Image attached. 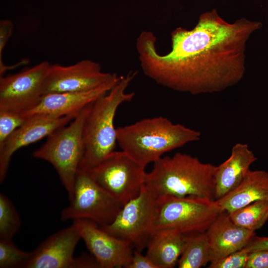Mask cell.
I'll list each match as a JSON object with an SVG mask.
<instances>
[{
	"label": "cell",
	"mask_w": 268,
	"mask_h": 268,
	"mask_svg": "<svg viewBox=\"0 0 268 268\" xmlns=\"http://www.w3.org/2000/svg\"><path fill=\"white\" fill-rule=\"evenodd\" d=\"M262 27L246 18L228 22L212 9L201 14L193 29L173 30L169 53H158L150 31L139 35L136 49L144 74L158 84L192 95L217 93L242 80L247 42Z\"/></svg>",
	"instance_id": "cell-1"
},
{
	"label": "cell",
	"mask_w": 268,
	"mask_h": 268,
	"mask_svg": "<svg viewBox=\"0 0 268 268\" xmlns=\"http://www.w3.org/2000/svg\"><path fill=\"white\" fill-rule=\"evenodd\" d=\"M201 133L167 118L142 119L117 128V141L121 150L145 167L169 151L200 139Z\"/></svg>",
	"instance_id": "cell-2"
},
{
	"label": "cell",
	"mask_w": 268,
	"mask_h": 268,
	"mask_svg": "<svg viewBox=\"0 0 268 268\" xmlns=\"http://www.w3.org/2000/svg\"><path fill=\"white\" fill-rule=\"evenodd\" d=\"M216 166L177 152L154 162L152 170L146 173L144 185L157 197H197L215 200Z\"/></svg>",
	"instance_id": "cell-3"
},
{
	"label": "cell",
	"mask_w": 268,
	"mask_h": 268,
	"mask_svg": "<svg viewBox=\"0 0 268 268\" xmlns=\"http://www.w3.org/2000/svg\"><path fill=\"white\" fill-rule=\"evenodd\" d=\"M135 75L134 72L122 76L107 93L93 102L84 125V152L80 169L89 170L115 150V117L118 108L134 96V92L127 90Z\"/></svg>",
	"instance_id": "cell-4"
},
{
	"label": "cell",
	"mask_w": 268,
	"mask_h": 268,
	"mask_svg": "<svg viewBox=\"0 0 268 268\" xmlns=\"http://www.w3.org/2000/svg\"><path fill=\"white\" fill-rule=\"evenodd\" d=\"M93 103L83 108L68 124L49 135L46 142L32 154L34 158L46 161L54 167L69 200L84 154V127Z\"/></svg>",
	"instance_id": "cell-5"
},
{
	"label": "cell",
	"mask_w": 268,
	"mask_h": 268,
	"mask_svg": "<svg viewBox=\"0 0 268 268\" xmlns=\"http://www.w3.org/2000/svg\"><path fill=\"white\" fill-rule=\"evenodd\" d=\"M222 212L215 200L159 196L156 200L154 231L175 230L186 235L204 232Z\"/></svg>",
	"instance_id": "cell-6"
},
{
	"label": "cell",
	"mask_w": 268,
	"mask_h": 268,
	"mask_svg": "<svg viewBox=\"0 0 268 268\" xmlns=\"http://www.w3.org/2000/svg\"><path fill=\"white\" fill-rule=\"evenodd\" d=\"M69 205L63 209L64 221L86 219L99 226L110 224L123 206L99 185L87 170L79 169Z\"/></svg>",
	"instance_id": "cell-7"
},
{
	"label": "cell",
	"mask_w": 268,
	"mask_h": 268,
	"mask_svg": "<svg viewBox=\"0 0 268 268\" xmlns=\"http://www.w3.org/2000/svg\"><path fill=\"white\" fill-rule=\"evenodd\" d=\"M157 197L144 185L138 195L122 206L110 224L100 227L141 252L147 247L154 231Z\"/></svg>",
	"instance_id": "cell-8"
},
{
	"label": "cell",
	"mask_w": 268,
	"mask_h": 268,
	"mask_svg": "<svg viewBox=\"0 0 268 268\" xmlns=\"http://www.w3.org/2000/svg\"><path fill=\"white\" fill-rule=\"evenodd\" d=\"M144 169L121 150H115L87 171L99 185L124 205L140 193L145 182Z\"/></svg>",
	"instance_id": "cell-9"
},
{
	"label": "cell",
	"mask_w": 268,
	"mask_h": 268,
	"mask_svg": "<svg viewBox=\"0 0 268 268\" xmlns=\"http://www.w3.org/2000/svg\"><path fill=\"white\" fill-rule=\"evenodd\" d=\"M80 233L72 224L51 235L31 252L25 268H100L92 256H74Z\"/></svg>",
	"instance_id": "cell-10"
},
{
	"label": "cell",
	"mask_w": 268,
	"mask_h": 268,
	"mask_svg": "<svg viewBox=\"0 0 268 268\" xmlns=\"http://www.w3.org/2000/svg\"><path fill=\"white\" fill-rule=\"evenodd\" d=\"M50 64L44 61L17 73L0 77V110L23 113L43 95Z\"/></svg>",
	"instance_id": "cell-11"
},
{
	"label": "cell",
	"mask_w": 268,
	"mask_h": 268,
	"mask_svg": "<svg viewBox=\"0 0 268 268\" xmlns=\"http://www.w3.org/2000/svg\"><path fill=\"white\" fill-rule=\"evenodd\" d=\"M119 76L116 73L103 72L99 63L90 60H82L68 66L50 65L44 83L43 95L88 91Z\"/></svg>",
	"instance_id": "cell-12"
},
{
	"label": "cell",
	"mask_w": 268,
	"mask_h": 268,
	"mask_svg": "<svg viewBox=\"0 0 268 268\" xmlns=\"http://www.w3.org/2000/svg\"><path fill=\"white\" fill-rule=\"evenodd\" d=\"M73 223L100 268H127L134 253L130 244L109 234L91 221L77 219Z\"/></svg>",
	"instance_id": "cell-13"
},
{
	"label": "cell",
	"mask_w": 268,
	"mask_h": 268,
	"mask_svg": "<svg viewBox=\"0 0 268 268\" xmlns=\"http://www.w3.org/2000/svg\"><path fill=\"white\" fill-rule=\"evenodd\" d=\"M78 113L62 117L43 115L26 117L25 122L15 130L0 146V183H2L5 179L11 157L14 152L21 147L48 137L70 123Z\"/></svg>",
	"instance_id": "cell-14"
},
{
	"label": "cell",
	"mask_w": 268,
	"mask_h": 268,
	"mask_svg": "<svg viewBox=\"0 0 268 268\" xmlns=\"http://www.w3.org/2000/svg\"><path fill=\"white\" fill-rule=\"evenodd\" d=\"M121 76L88 91L56 92L43 95L33 108L21 114L25 117L36 115L62 117L78 113L85 107L107 93L119 81Z\"/></svg>",
	"instance_id": "cell-15"
},
{
	"label": "cell",
	"mask_w": 268,
	"mask_h": 268,
	"mask_svg": "<svg viewBox=\"0 0 268 268\" xmlns=\"http://www.w3.org/2000/svg\"><path fill=\"white\" fill-rule=\"evenodd\" d=\"M210 248V263L244 248L256 235L255 231L236 224L222 212L206 231Z\"/></svg>",
	"instance_id": "cell-16"
},
{
	"label": "cell",
	"mask_w": 268,
	"mask_h": 268,
	"mask_svg": "<svg viewBox=\"0 0 268 268\" xmlns=\"http://www.w3.org/2000/svg\"><path fill=\"white\" fill-rule=\"evenodd\" d=\"M257 160V157L247 144L238 142L233 145L229 157L216 166L215 200L235 188L250 170L251 165Z\"/></svg>",
	"instance_id": "cell-17"
},
{
	"label": "cell",
	"mask_w": 268,
	"mask_h": 268,
	"mask_svg": "<svg viewBox=\"0 0 268 268\" xmlns=\"http://www.w3.org/2000/svg\"><path fill=\"white\" fill-rule=\"evenodd\" d=\"M263 200H268V172L250 170L235 188L215 201L222 211L229 213Z\"/></svg>",
	"instance_id": "cell-18"
},
{
	"label": "cell",
	"mask_w": 268,
	"mask_h": 268,
	"mask_svg": "<svg viewBox=\"0 0 268 268\" xmlns=\"http://www.w3.org/2000/svg\"><path fill=\"white\" fill-rule=\"evenodd\" d=\"M188 235L175 230L154 231L146 255L158 268H174L184 250Z\"/></svg>",
	"instance_id": "cell-19"
},
{
	"label": "cell",
	"mask_w": 268,
	"mask_h": 268,
	"mask_svg": "<svg viewBox=\"0 0 268 268\" xmlns=\"http://www.w3.org/2000/svg\"><path fill=\"white\" fill-rule=\"evenodd\" d=\"M210 260V248L206 232L189 235L177 265L179 268H200Z\"/></svg>",
	"instance_id": "cell-20"
},
{
	"label": "cell",
	"mask_w": 268,
	"mask_h": 268,
	"mask_svg": "<svg viewBox=\"0 0 268 268\" xmlns=\"http://www.w3.org/2000/svg\"><path fill=\"white\" fill-rule=\"evenodd\" d=\"M228 214L236 224L255 232L268 219V200L255 201Z\"/></svg>",
	"instance_id": "cell-21"
},
{
	"label": "cell",
	"mask_w": 268,
	"mask_h": 268,
	"mask_svg": "<svg viewBox=\"0 0 268 268\" xmlns=\"http://www.w3.org/2000/svg\"><path fill=\"white\" fill-rule=\"evenodd\" d=\"M21 225L20 216L9 199L0 193V238L12 239Z\"/></svg>",
	"instance_id": "cell-22"
},
{
	"label": "cell",
	"mask_w": 268,
	"mask_h": 268,
	"mask_svg": "<svg viewBox=\"0 0 268 268\" xmlns=\"http://www.w3.org/2000/svg\"><path fill=\"white\" fill-rule=\"evenodd\" d=\"M31 252L18 248L12 239L0 238V268H25Z\"/></svg>",
	"instance_id": "cell-23"
},
{
	"label": "cell",
	"mask_w": 268,
	"mask_h": 268,
	"mask_svg": "<svg viewBox=\"0 0 268 268\" xmlns=\"http://www.w3.org/2000/svg\"><path fill=\"white\" fill-rule=\"evenodd\" d=\"M26 119L20 113L0 110V146Z\"/></svg>",
	"instance_id": "cell-24"
},
{
	"label": "cell",
	"mask_w": 268,
	"mask_h": 268,
	"mask_svg": "<svg viewBox=\"0 0 268 268\" xmlns=\"http://www.w3.org/2000/svg\"><path fill=\"white\" fill-rule=\"evenodd\" d=\"M250 253L244 248L210 263L209 268H246Z\"/></svg>",
	"instance_id": "cell-25"
},
{
	"label": "cell",
	"mask_w": 268,
	"mask_h": 268,
	"mask_svg": "<svg viewBox=\"0 0 268 268\" xmlns=\"http://www.w3.org/2000/svg\"><path fill=\"white\" fill-rule=\"evenodd\" d=\"M13 25L10 20L2 19L0 21V75H3L8 69V67L4 65L2 61V52L10 38Z\"/></svg>",
	"instance_id": "cell-26"
},
{
	"label": "cell",
	"mask_w": 268,
	"mask_h": 268,
	"mask_svg": "<svg viewBox=\"0 0 268 268\" xmlns=\"http://www.w3.org/2000/svg\"><path fill=\"white\" fill-rule=\"evenodd\" d=\"M246 268H268V250L250 253Z\"/></svg>",
	"instance_id": "cell-27"
},
{
	"label": "cell",
	"mask_w": 268,
	"mask_h": 268,
	"mask_svg": "<svg viewBox=\"0 0 268 268\" xmlns=\"http://www.w3.org/2000/svg\"><path fill=\"white\" fill-rule=\"evenodd\" d=\"M127 268H158V267L146 256L141 254V252L134 251L131 262Z\"/></svg>",
	"instance_id": "cell-28"
},
{
	"label": "cell",
	"mask_w": 268,
	"mask_h": 268,
	"mask_svg": "<svg viewBox=\"0 0 268 268\" xmlns=\"http://www.w3.org/2000/svg\"><path fill=\"white\" fill-rule=\"evenodd\" d=\"M244 248L249 253L260 250H268V237L255 235Z\"/></svg>",
	"instance_id": "cell-29"
}]
</instances>
